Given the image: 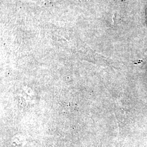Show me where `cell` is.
Returning <instances> with one entry per match:
<instances>
[{
	"label": "cell",
	"instance_id": "obj_1",
	"mask_svg": "<svg viewBox=\"0 0 147 147\" xmlns=\"http://www.w3.org/2000/svg\"><path fill=\"white\" fill-rule=\"evenodd\" d=\"M146 20H147V9H146Z\"/></svg>",
	"mask_w": 147,
	"mask_h": 147
}]
</instances>
